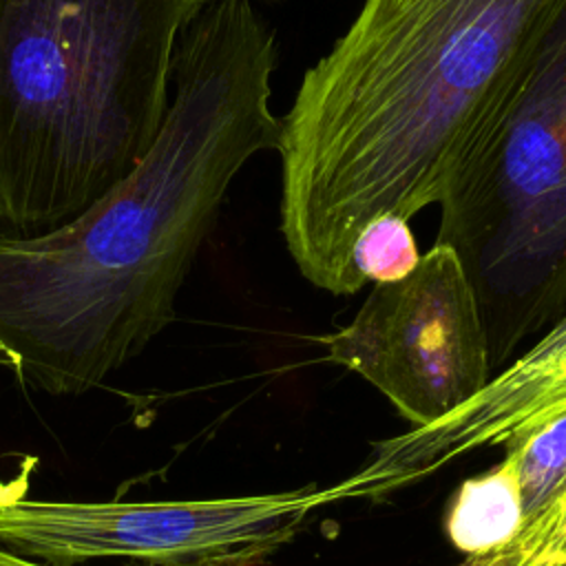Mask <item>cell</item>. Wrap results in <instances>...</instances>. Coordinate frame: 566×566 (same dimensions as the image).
Returning <instances> with one entry per match:
<instances>
[{"instance_id":"6da1fadb","label":"cell","mask_w":566,"mask_h":566,"mask_svg":"<svg viewBox=\"0 0 566 566\" xmlns=\"http://www.w3.org/2000/svg\"><path fill=\"white\" fill-rule=\"evenodd\" d=\"M279 49L252 0H214L184 33L164 130L142 166L69 226L0 237V365L53 396L84 394L175 318L232 179L276 150Z\"/></svg>"},{"instance_id":"7a4b0ae2","label":"cell","mask_w":566,"mask_h":566,"mask_svg":"<svg viewBox=\"0 0 566 566\" xmlns=\"http://www.w3.org/2000/svg\"><path fill=\"white\" fill-rule=\"evenodd\" d=\"M566 0H363L281 117V234L301 276L365 287L352 252L382 219L442 203Z\"/></svg>"},{"instance_id":"3957f363","label":"cell","mask_w":566,"mask_h":566,"mask_svg":"<svg viewBox=\"0 0 566 566\" xmlns=\"http://www.w3.org/2000/svg\"><path fill=\"white\" fill-rule=\"evenodd\" d=\"M214 0H0V237L60 230L155 148Z\"/></svg>"},{"instance_id":"277c9868","label":"cell","mask_w":566,"mask_h":566,"mask_svg":"<svg viewBox=\"0 0 566 566\" xmlns=\"http://www.w3.org/2000/svg\"><path fill=\"white\" fill-rule=\"evenodd\" d=\"M440 208L495 374L566 314V7Z\"/></svg>"},{"instance_id":"5b68a950","label":"cell","mask_w":566,"mask_h":566,"mask_svg":"<svg viewBox=\"0 0 566 566\" xmlns=\"http://www.w3.org/2000/svg\"><path fill=\"white\" fill-rule=\"evenodd\" d=\"M334 484L179 502H51L0 493V548L46 566H256L290 544Z\"/></svg>"},{"instance_id":"8992f818","label":"cell","mask_w":566,"mask_h":566,"mask_svg":"<svg viewBox=\"0 0 566 566\" xmlns=\"http://www.w3.org/2000/svg\"><path fill=\"white\" fill-rule=\"evenodd\" d=\"M321 343L411 427L442 420L493 376L475 287L458 252L440 241L405 276L374 283L356 316Z\"/></svg>"},{"instance_id":"52a82bcc","label":"cell","mask_w":566,"mask_h":566,"mask_svg":"<svg viewBox=\"0 0 566 566\" xmlns=\"http://www.w3.org/2000/svg\"><path fill=\"white\" fill-rule=\"evenodd\" d=\"M564 411L566 314L497 369L469 402L433 424L378 440L371 455L336 482L340 502L382 500L473 451L509 447Z\"/></svg>"},{"instance_id":"ba28073f","label":"cell","mask_w":566,"mask_h":566,"mask_svg":"<svg viewBox=\"0 0 566 566\" xmlns=\"http://www.w3.org/2000/svg\"><path fill=\"white\" fill-rule=\"evenodd\" d=\"M524 524L517 462L511 449L489 471L467 478L455 489L444 515L447 537L464 557L509 544Z\"/></svg>"},{"instance_id":"9c48e42d","label":"cell","mask_w":566,"mask_h":566,"mask_svg":"<svg viewBox=\"0 0 566 566\" xmlns=\"http://www.w3.org/2000/svg\"><path fill=\"white\" fill-rule=\"evenodd\" d=\"M506 449L517 462L524 517H537L566 495V411L520 436Z\"/></svg>"},{"instance_id":"30bf717a","label":"cell","mask_w":566,"mask_h":566,"mask_svg":"<svg viewBox=\"0 0 566 566\" xmlns=\"http://www.w3.org/2000/svg\"><path fill=\"white\" fill-rule=\"evenodd\" d=\"M566 559V495L537 517L526 520L524 528L509 544L469 555L455 566H562Z\"/></svg>"},{"instance_id":"8fae6325","label":"cell","mask_w":566,"mask_h":566,"mask_svg":"<svg viewBox=\"0 0 566 566\" xmlns=\"http://www.w3.org/2000/svg\"><path fill=\"white\" fill-rule=\"evenodd\" d=\"M420 254L409 230V221L398 217H382L369 223L352 252L354 268L367 285L385 283L405 276L418 263Z\"/></svg>"},{"instance_id":"7c38bea8","label":"cell","mask_w":566,"mask_h":566,"mask_svg":"<svg viewBox=\"0 0 566 566\" xmlns=\"http://www.w3.org/2000/svg\"><path fill=\"white\" fill-rule=\"evenodd\" d=\"M0 566H46V564H38V562H29V559H22V557H15L7 551L0 548Z\"/></svg>"},{"instance_id":"4fadbf2b","label":"cell","mask_w":566,"mask_h":566,"mask_svg":"<svg viewBox=\"0 0 566 566\" xmlns=\"http://www.w3.org/2000/svg\"><path fill=\"white\" fill-rule=\"evenodd\" d=\"M562 566H566V559H564V562H562Z\"/></svg>"}]
</instances>
